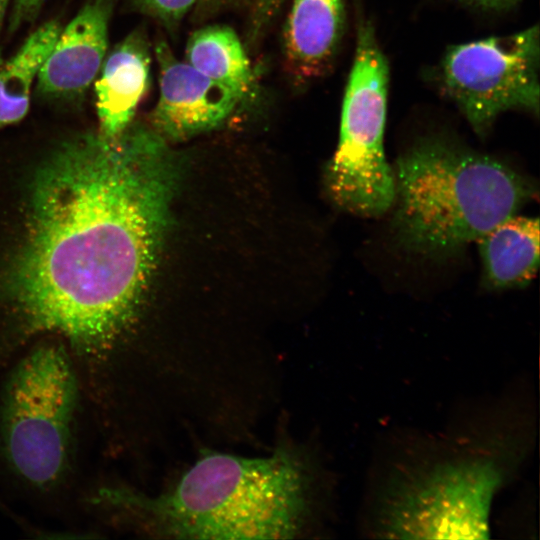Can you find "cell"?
Instances as JSON below:
<instances>
[{
    "label": "cell",
    "instance_id": "cell-1",
    "mask_svg": "<svg viewBox=\"0 0 540 540\" xmlns=\"http://www.w3.org/2000/svg\"><path fill=\"white\" fill-rule=\"evenodd\" d=\"M164 140L128 126L54 152L35 179L0 314V362L37 338L60 339L96 414L122 398L125 354L169 221L179 166Z\"/></svg>",
    "mask_w": 540,
    "mask_h": 540
},
{
    "label": "cell",
    "instance_id": "cell-2",
    "mask_svg": "<svg viewBox=\"0 0 540 540\" xmlns=\"http://www.w3.org/2000/svg\"><path fill=\"white\" fill-rule=\"evenodd\" d=\"M308 481L286 450L263 458L210 452L155 497L89 476L80 512L92 528L130 527L189 539H286L308 512Z\"/></svg>",
    "mask_w": 540,
    "mask_h": 540
},
{
    "label": "cell",
    "instance_id": "cell-3",
    "mask_svg": "<svg viewBox=\"0 0 540 540\" xmlns=\"http://www.w3.org/2000/svg\"><path fill=\"white\" fill-rule=\"evenodd\" d=\"M96 429L75 362L58 338L30 342L0 365V484L52 517L78 516Z\"/></svg>",
    "mask_w": 540,
    "mask_h": 540
},
{
    "label": "cell",
    "instance_id": "cell-4",
    "mask_svg": "<svg viewBox=\"0 0 540 540\" xmlns=\"http://www.w3.org/2000/svg\"><path fill=\"white\" fill-rule=\"evenodd\" d=\"M438 441L388 472L374 503L371 531L396 539H487L494 501L523 463L520 433Z\"/></svg>",
    "mask_w": 540,
    "mask_h": 540
},
{
    "label": "cell",
    "instance_id": "cell-5",
    "mask_svg": "<svg viewBox=\"0 0 540 540\" xmlns=\"http://www.w3.org/2000/svg\"><path fill=\"white\" fill-rule=\"evenodd\" d=\"M393 172L396 239L427 257L458 253L537 196L508 165L443 140L418 143Z\"/></svg>",
    "mask_w": 540,
    "mask_h": 540
},
{
    "label": "cell",
    "instance_id": "cell-6",
    "mask_svg": "<svg viewBox=\"0 0 540 540\" xmlns=\"http://www.w3.org/2000/svg\"><path fill=\"white\" fill-rule=\"evenodd\" d=\"M389 66L374 28L361 21L341 111L337 149L327 164L325 185L340 209L377 218L392 209L394 172L384 152Z\"/></svg>",
    "mask_w": 540,
    "mask_h": 540
},
{
    "label": "cell",
    "instance_id": "cell-7",
    "mask_svg": "<svg viewBox=\"0 0 540 540\" xmlns=\"http://www.w3.org/2000/svg\"><path fill=\"white\" fill-rule=\"evenodd\" d=\"M539 28L448 48L441 76L446 93L484 136L509 110L539 113Z\"/></svg>",
    "mask_w": 540,
    "mask_h": 540
},
{
    "label": "cell",
    "instance_id": "cell-8",
    "mask_svg": "<svg viewBox=\"0 0 540 540\" xmlns=\"http://www.w3.org/2000/svg\"><path fill=\"white\" fill-rule=\"evenodd\" d=\"M160 95L153 112L156 131L174 140L186 139L221 124L243 98L230 87L178 61L164 42L156 48Z\"/></svg>",
    "mask_w": 540,
    "mask_h": 540
},
{
    "label": "cell",
    "instance_id": "cell-9",
    "mask_svg": "<svg viewBox=\"0 0 540 540\" xmlns=\"http://www.w3.org/2000/svg\"><path fill=\"white\" fill-rule=\"evenodd\" d=\"M112 0H90L61 29L37 76V92L49 100L82 95L100 72L108 41Z\"/></svg>",
    "mask_w": 540,
    "mask_h": 540
},
{
    "label": "cell",
    "instance_id": "cell-10",
    "mask_svg": "<svg viewBox=\"0 0 540 540\" xmlns=\"http://www.w3.org/2000/svg\"><path fill=\"white\" fill-rule=\"evenodd\" d=\"M100 70L95 83L100 132L115 136L130 125L148 87L150 56L144 38L129 35L104 59Z\"/></svg>",
    "mask_w": 540,
    "mask_h": 540
},
{
    "label": "cell",
    "instance_id": "cell-11",
    "mask_svg": "<svg viewBox=\"0 0 540 540\" xmlns=\"http://www.w3.org/2000/svg\"><path fill=\"white\" fill-rule=\"evenodd\" d=\"M344 0H294L285 28V50L293 71L312 78L324 71L340 43Z\"/></svg>",
    "mask_w": 540,
    "mask_h": 540
},
{
    "label": "cell",
    "instance_id": "cell-12",
    "mask_svg": "<svg viewBox=\"0 0 540 540\" xmlns=\"http://www.w3.org/2000/svg\"><path fill=\"white\" fill-rule=\"evenodd\" d=\"M483 284L502 290L530 283L539 266V220L512 215L478 239Z\"/></svg>",
    "mask_w": 540,
    "mask_h": 540
},
{
    "label": "cell",
    "instance_id": "cell-13",
    "mask_svg": "<svg viewBox=\"0 0 540 540\" xmlns=\"http://www.w3.org/2000/svg\"><path fill=\"white\" fill-rule=\"evenodd\" d=\"M49 21L34 31L17 53L0 66V126L23 119L29 109L32 85L60 31Z\"/></svg>",
    "mask_w": 540,
    "mask_h": 540
},
{
    "label": "cell",
    "instance_id": "cell-14",
    "mask_svg": "<svg viewBox=\"0 0 540 540\" xmlns=\"http://www.w3.org/2000/svg\"><path fill=\"white\" fill-rule=\"evenodd\" d=\"M186 62L206 77L243 97L250 90L252 70L236 33L225 26L196 31L186 47Z\"/></svg>",
    "mask_w": 540,
    "mask_h": 540
},
{
    "label": "cell",
    "instance_id": "cell-15",
    "mask_svg": "<svg viewBox=\"0 0 540 540\" xmlns=\"http://www.w3.org/2000/svg\"><path fill=\"white\" fill-rule=\"evenodd\" d=\"M196 0H137L139 6L147 13L173 24L179 21Z\"/></svg>",
    "mask_w": 540,
    "mask_h": 540
},
{
    "label": "cell",
    "instance_id": "cell-16",
    "mask_svg": "<svg viewBox=\"0 0 540 540\" xmlns=\"http://www.w3.org/2000/svg\"><path fill=\"white\" fill-rule=\"evenodd\" d=\"M44 0H15L11 28H16L23 22L32 20L41 8Z\"/></svg>",
    "mask_w": 540,
    "mask_h": 540
},
{
    "label": "cell",
    "instance_id": "cell-17",
    "mask_svg": "<svg viewBox=\"0 0 540 540\" xmlns=\"http://www.w3.org/2000/svg\"><path fill=\"white\" fill-rule=\"evenodd\" d=\"M458 2L470 7L478 8L481 10H493L499 11L508 9L521 0H457Z\"/></svg>",
    "mask_w": 540,
    "mask_h": 540
},
{
    "label": "cell",
    "instance_id": "cell-18",
    "mask_svg": "<svg viewBox=\"0 0 540 540\" xmlns=\"http://www.w3.org/2000/svg\"><path fill=\"white\" fill-rule=\"evenodd\" d=\"M283 0H257L256 15L259 24L272 17Z\"/></svg>",
    "mask_w": 540,
    "mask_h": 540
},
{
    "label": "cell",
    "instance_id": "cell-19",
    "mask_svg": "<svg viewBox=\"0 0 540 540\" xmlns=\"http://www.w3.org/2000/svg\"><path fill=\"white\" fill-rule=\"evenodd\" d=\"M9 0H0V28Z\"/></svg>",
    "mask_w": 540,
    "mask_h": 540
},
{
    "label": "cell",
    "instance_id": "cell-20",
    "mask_svg": "<svg viewBox=\"0 0 540 540\" xmlns=\"http://www.w3.org/2000/svg\"><path fill=\"white\" fill-rule=\"evenodd\" d=\"M1 64H2V59H1V57H0V66H1Z\"/></svg>",
    "mask_w": 540,
    "mask_h": 540
}]
</instances>
